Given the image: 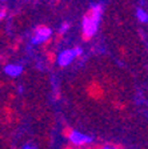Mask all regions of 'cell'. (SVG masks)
<instances>
[{
  "instance_id": "1",
  "label": "cell",
  "mask_w": 148,
  "mask_h": 149,
  "mask_svg": "<svg viewBox=\"0 0 148 149\" xmlns=\"http://www.w3.org/2000/svg\"><path fill=\"white\" fill-rule=\"evenodd\" d=\"M103 13L102 4H92L90 11L86 13L83 19V37L84 40H90L91 37L96 33L99 27V22Z\"/></svg>"
},
{
  "instance_id": "2",
  "label": "cell",
  "mask_w": 148,
  "mask_h": 149,
  "mask_svg": "<svg viewBox=\"0 0 148 149\" xmlns=\"http://www.w3.org/2000/svg\"><path fill=\"white\" fill-rule=\"evenodd\" d=\"M52 35V31L48 27H37L35 35L32 37V44H41L46 43Z\"/></svg>"
},
{
  "instance_id": "3",
  "label": "cell",
  "mask_w": 148,
  "mask_h": 149,
  "mask_svg": "<svg viewBox=\"0 0 148 149\" xmlns=\"http://www.w3.org/2000/svg\"><path fill=\"white\" fill-rule=\"evenodd\" d=\"M75 57H76V56H75L74 51L65 49V51H63V52H60V55H59V57H58V63H59V65H62V67H67V65H69L74 61Z\"/></svg>"
},
{
  "instance_id": "4",
  "label": "cell",
  "mask_w": 148,
  "mask_h": 149,
  "mask_svg": "<svg viewBox=\"0 0 148 149\" xmlns=\"http://www.w3.org/2000/svg\"><path fill=\"white\" fill-rule=\"evenodd\" d=\"M68 139L71 140L72 144H75V145H77V146H83L91 141V137L86 136V134H81V133H79V132H75V130L69 134Z\"/></svg>"
},
{
  "instance_id": "5",
  "label": "cell",
  "mask_w": 148,
  "mask_h": 149,
  "mask_svg": "<svg viewBox=\"0 0 148 149\" xmlns=\"http://www.w3.org/2000/svg\"><path fill=\"white\" fill-rule=\"evenodd\" d=\"M4 72H6L7 74H9V76L15 77V76H19V74L23 72V67L22 65H18V64H8V65H6Z\"/></svg>"
},
{
  "instance_id": "6",
  "label": "cell",
  "mask_w": 148,
  "mask_h": 149,
  "mask_svg": "<svg viewBox=\"0 0 148 149\" xmlns=\"http://www.w3.org/2000/svg\"><path fill=\"white\" fill-rule=\"evenodd\" d=\"M88 95L93 99H102L103 97V89L99 87L97 84H91L90 87H88Z\"/></svg>"
},
{
  "instance_id": "7",
  "label": "cell",
  "mask_w": 148,
  "mask_h": 149,
  "mask_svg": "<svg viewBox=\"0 0 148 149\" xmlns=\"http://www.w3.org/2000/svg\"><path fill=\"white\" fill-rule=\"evenodd\" d=\"M136 15H137V19H139L142 23H147L148 22V15H147V12H145L144 9L137 8V12H136Z\"/></svg>"
},
{
  "instance_id": "8",
  "label": "cell",
  "mask_w": 148,
  "mask_h": 149,
  "mask_svg": "<svg viewBox=\"0 0 148 149\" xmlns=\"http://www.w3.org/2000/svg\"><path fill=\"white\" fill-rule=\"evenodd\" d=\"M72 132H74V129H72V128L65 127V128H64V130H63V134H64L65 137H69V134H71Z\"/></svg>"
},
{
  "instance_id": "9",
  "label": "cell",
  "mask_w": 148,
  "mask_h": 149,
  "mask_svg": "<svg viewBox=\"0 0 148 149\" xmlns=\"http://www.w3.org/2000/svg\"><path fill=\"white\" fill-rule=\"evenodd\" d=\"M68 28H69V24H68V23H63V25L60 27V33H64Z\"/></svg>"
},
{
  "instance_id": "10",
  "label": "cell",
  "mask_w": 148,
  "mask_h": 149,
  "mask_svg": "<svg viewBox=\"0 0 148 149\" xmlns=\"http://www.w3.org/2000/svg\"><path fill=\"white\" fill-rule=\"evenodd\" d=\"M72 51H74L75 56H80L81 53H83V49H81L80 47H76V48H75V49H72Z\"/></svg>"
},
{
  "instance_id": "11",
  "label": "cell",
  "mask_w": 148,
  "mask_h": 149,
  "mask_svg": "<svg viewBox=\"0 0 148 149\" xmlns=\"http://www.w3.org/2000/svg\"><path fill=\"white\" fill-rule=\"evenodd\" d=\"M6 15H7V11L6 9H1V11H0V20L6 17Z\"/></svg>"
},
{
  "instance_id": "12",
  "label": "cell",
  "mask_w": 148,
  "mask_h": 149,
  "mask_svg": "<svg viewBox=\"0 0 148 149\" xmlns=\"http://www.w3.org/2000/svg\"><path fill=\"white\" fill-rule=\"evenodd\" d=\"M64 149H74V148H71V146H64Z\"/></svg>"
},
{
  "instance_id": "13",
  "label": "cell",
  "mask_w": 148,
  "mask_h": 149,
  "mask_svg": "<svg viewBox=\"0 0 148 149\" xmlns=\"http://www.w3.org/2000/svg\"><path fill=\"white\" fill-rule=\"evenodd\" d=\"M24 149H34V148H32V146H25Z\"/></svg>"
},
{
  "instance_id": "14",
  "label": "cell",
  "mask_w": 148,
  "mask_h": 149,
  "mask_svg": "<svg viewBox=\"0 0 148 149\" xmlns=\"http://www.w3.org/2000/svg\"><path fill=\"white\" fill-rule=\"evenodd\" d=\"M104 149H114L112 146H108V148H104Z\"/></svg>"
},
{
  "instance_id": "15",
  "label": "cell",
  "mask_w": 148,
  "mask_h": 149,
  "mask_svg": "<svg viewBox=\"0 0 148 149\" xmlns=\"http://www.w3.org/2000/svg\"><path fill=\"white\" fill-rule=\"evenodd\" d=\"M1 1H6V0H1Z\"/></svg>"
}]
</instances>
